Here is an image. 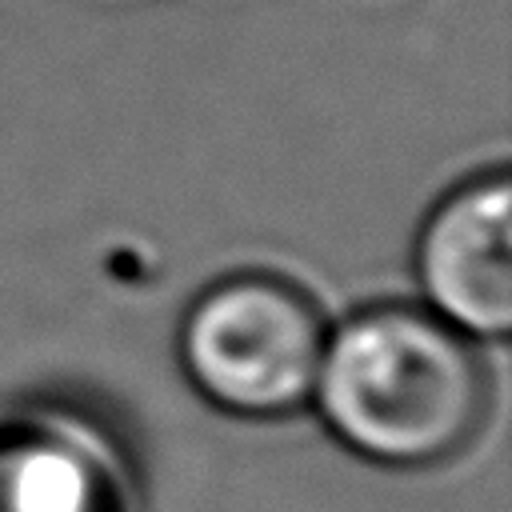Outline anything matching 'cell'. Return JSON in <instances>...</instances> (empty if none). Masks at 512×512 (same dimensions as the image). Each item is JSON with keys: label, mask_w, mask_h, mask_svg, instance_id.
<instances>
[{"label": "cell", "mask_w": 512, "mask_h": 512, "mask_svg": "<svg viewBox=\"0 0 512 512\" xmlns=\"http://www.w3.org/2000/svg\"><path fill=\"white\" fill-rule=\"evenodd\" d=\"M412 276L420 304L476 344L512 332L508 168L472 172L428 208L412 244Z\"/></svg>", "instance_id": "cell-3"}, {"label": "cell", "mask_w": 512, "mask_h": 512, "mask_svg": "<svg viewBox=\"0 0 512 512\" xmlns=\"http://www.w3.org/2000/svg\"><path fill=\"white\" fill-rule=\"evenodd\" d=\"M352 456L424 472L464 456L492 412L480 344L416 300H372L328 328L312 400Z\"/></svg>", "instance_id": "cell-1"}, {"label": "cell", "mask_w": 512, "mask_h": 512, "mask_svg": "<svg viewBox=\"0 0 512 512\" xmlns=\"http://www.w3.org/2000/svg\"><path fill=\"white\" fill-rule=\"evenodd\" d=\"M328 320L316 296L268 268L204 284L176 328V360L192 392L236 420L296 416L316 388Z\"/></svg>", "instance_id": "cell-2"}, {"label": "cell", "mask_w": 512, "mask_h": 512, "mask_svg": "<svg viewBox=\"0 0 512 512\" xmlns=\"http://www.w3.org/2000/svg\"><path fill=\"white\" fill-rule=\"evenodd\" d=\"M0 512H128L120 464L92 432L24 416L0 424Z\"/></svg>", "instance_id": "cell-4"}]
</instances>
